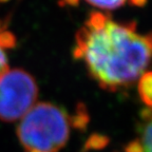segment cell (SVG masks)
Masks as SVG:
<instances>
[{
    "label": "cell",
    "mask_w": 152,
    "mask_h": 152,
    "mask_svg": "<svg viewBox=\"0 0 152 152\" xmlns=\"http://www.w3.org/2000/svg\"><path fill=\"white\" fill-rule=\"evenodd\" d=\"M93 7L102 10H115L123 7L127 0H86Z\"/></svg>",
    "instance_id": "6"
},
{
    "label": "cell",
    "mask_w": 152,
    "mask_h": 152,
    "mask_svg": "<svg viewBox=\"0 0 152 152\" xmlns=\"http://www.w3.org/2000/svg\"><path fill=\"white\" fill-rule=\"evenodd\" d=\"M140 97L149 108H152V71L142 73L138 78Z\"/></svg>",
    "instance_id": "4"
},
{
    "label": "cell",
    "mask_w": 152,
    "mask_h": 152,
    "mask_svg": "<svg viewBox=\"0 0 152 152\" xmlns=\"http://www.w3.org/2000/svg\"><path fill=\"white\" fill-rule=\"evenodd\" d=\"M109 137L106 135H100V134H94L90 136L87 142H86V149L87 150H100L104 148L109 144Z\"/></svg>",
    "instance_id": "7"
},
{
    "label": "cell",
    "mask_w": 152,
    "mask_h": 152,
    "mask_svg": "<svg viewBox=\"0 0 152 152\" xmlns=\"http://www.w3.org/2000/svg\"><path fill=\"white\" fill-rule=\"evenodd\" d=\"M125 152H142V147L140 140H132L125 147Z\"/></svg>",
    "instance_id": "8"
},
{
    "label": "cell",
    "mask_w": 152,
    "mask_h": 152,
    "mask_svg": "<svg viewBox=\"0 0 152 152\" xmlns=\"http://www.w3.org/2000/svg\"><path fill=\"white\" fill-rule=\"evenodd\" d=\"M71 117L60 106L37 102L19 121L17 136L26 152H57L66 144Z\"/></svg>",
    "instance_id": "2"
},
{
    "label": "cell",
    "mask_w": 152,
    "mask_h": 152,
    "mask_svg": "<svg viewBox=\"0 0 152 152\" xmlns=\"http://www.w3.org/2000/svg\"><path fill=\"white\" fill-rule=\"evenodd\" d=\"M73 53L102 89L115 92L138 80L152 62V33L93 12L76 34Z\"/></svg>",
    "instance_id": "1"
},
{
    "label": "cell",
    "mask_w": 152,
    "mask_h": 152,
    "mask_svg": "<svg viewBox=\"0 0 152 152\" xmlns=\"http://www.w3.org/2000/svg\"><path fill=\"white\" fill-rule=\"evenodd\" d=\"M13 45H14V37L12 34L5 31L0 32V75L7 69H9L7 51Z\"/></svg>",
    "instance_id": "5"
},
{
    "label": "cell",
    "mask_w": 152,
    "mask_h": 152,
    "mask_svg": "<svg viewBox=\"0 0 152 152\" xmlns=\"http://www.w3.org/2000/svg\"><path fill=\"white\" fill-rule=\"evenodd\" d=\"M35 79L21 69H7L0 75V119L20 121L37 104Z\"/></svg>",
    "instance_id": "3"
},
{
    "label": "cell",
    "mask_w": 152,
    "mask_h": 152,
    "mask_svg": "<svg viewBox=\"0 0 152 152\" xmlns=\"http://www.w3.org/2000/svg\"><path fill=\"white\" fill-rule=\"evenodd\" d=\"M2 31H4V30H3V26H1V22H0V32H2Z\"/></svg>",
    "instance_id": "9"
}]
</instances>
